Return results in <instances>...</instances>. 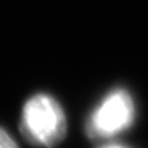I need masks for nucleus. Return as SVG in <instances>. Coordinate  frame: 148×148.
Here are the masks:
<instances>
[{
  "label": "nucleus",
  "instance_id": "nucleus-3",
  "mask_svg": "<svg viewBox=\"0 0 148 148\" xmlns=\"http://www.w3.org/2000/svg\"><path fill=\"white\" fill-rule=\"evenodd\" d=\"M0 148H18L14 138L11 137L8 132L0 127Z\"/></svg>",
  "mask_w": 148,
  "mask_h": 148
},
{
  "label": "nucleus",
  "instance_id": "nucleus-4",
  "mask_svg": "<svg viewBox=\"0 0 148 148\" xmlns=\"http://www.w3.org/2000/svg\"><path fill=\"white\" fill-rule=\"evenodd\" d=\"M101 148H126V147H122V145H116V144H108L106 147H101Z\"/></svg>",
  "mask_w": 148,
  "mask_h": 148
},
{
  "label": "nucleus",
  "instance_id": "nucleus-1",
  "mask_svg": "<svg viewBox=\"0 0 148 148\" xmlns=\"http://www.w3.org/2000/svg\"><path fill=\"white\" fill-rule=\"evenodd\" d=\"M21 130L29 143L53 148L63 141L67 122L62 107L49 95L38 93L25 103Z\"/></svg>",
  "mask_w": 148,
  "mask_h": 148
},
{
  "label": "nucleus",
  "instance_id": "nucleus-2",
  "mask_svg": "<svg viewBox=\"0 0 148 148\" xmlns=\"http://www.w3.org/2000/svg\"><path fill=\"white\" fill-rule=\"evenodd\" d=\"M136 106L126 89L111 90L92 111L86 121V133L93 140L112 137L126 130L134 122Z\"/></svg>",
  "mask_w": 148,
  "mask_h": 148
}]
</instances>
